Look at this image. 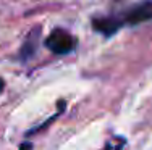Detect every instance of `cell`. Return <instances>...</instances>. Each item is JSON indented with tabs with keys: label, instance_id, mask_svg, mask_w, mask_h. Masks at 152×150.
Listing matches in <instances>:
<instances>
[{
	"label": "cell",
	"instance_id": "cell-2",
	"mask_svg": "<svg viewBox=\"0 0 152 150\" xmlns=\"http://www.w3.org/2000/svg\"><path fill=\"white\" fill-rule=\"evenodd\" d=\"M149 20H152V0H146V2L133 7L131 10H128L123 23H128L129 26H136V24Z\"/></svg>",
	"mask_w": 152,
	"mask_h": 150
},
{
	"label": "cell",
	"instance_id": "cell-6",
	"mask_svg": "<svg viewBox=\"0 0 152 150\" xmlns=\"http://www.w3.org/2000/svg\"><path fill=\"white\" fill-rule=\"evenodd\" d=\"M32 145L29 144V142H23V144L20 145V150H31Z\"/></svg>",
	"mask_w": 152,
	"mask_h": 150
},
{
	"label": "cell",
	"instance_id": "cell-7",
	"mask_svg": "<svg viewBox=\"0 0 152 150\" xmlns=\"http://www.w3.org/2000/svg\"><path fill=\"white\" fill-rule=\"evenodd\" d=\"M3 87H5V83H3V79H2V78H0V92L3 91Z\"/></svg>",
	"mask_w": 152,
	"mask_h": 150
},
{
	"label": "cell",
	"instance_id": "cell-4",
	"mask_svg": "<svg viewBox=\"0 0 152 150\" xmlns=\"http://www.w3.org/2000/svg\"><path fill=\"white\" fill-rule=\"evenodd\" d=\"M39 34H41V28H36L32 29L29 36L26 37L23 47L20 50V60L21 62H28L36 52V47H37V41H39Z\"/></svg>",
	"mask_w": 152,
	"mask_h": 150
},
{
	"label": "cell",
	"instance_id": "cell-1",
	"mask_svg": "<svg viewBox=\"0 0 152 150\" xmlns=\"http://www.w3.org/2000/svg\"><path fill=\"white\" fill-rule=\"evenodd\" d=\"M45 47L52 53L57 55H66L76 47V41L68 31L65 29H53L45 39Z\"/></svg>",
	"mask_w": 152,
	"mask_h": 150
},
{
	"label": "cell",
	"instance_id": "cell-5",
	"mask_svg": "<svg viewBox=\"0 0 152 150\" xmlns=\"http://www.w3.org/2000/svg\"><path fill=\"white\" fill-rule=\"evenodd\" d=\"M123 144H125V142H120V144L117 145V147H115V145H112V144H107V147H105V150H120L121 147H123Z\"/></svg>",
	"mask_w": 152,
	"mask_h": 150
},
{
	"label": "cell",
	"instance_id": "cell-3",
	"mask_svg": "<svg viewBox=\"0 0 152 150\" xmlns=\"http://www.w3.org/2000/svg\"><path fill=\"white\" fill-rule=\"evenodd\" d=\"M121 26H123V21L115 16H102V18H94L92 20V28L97 33L104 34L105 37L113 36Z\"/></svg>",
	"mask_w": 152,
	"mask_h": 150
}]
</instances>
